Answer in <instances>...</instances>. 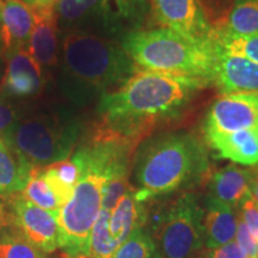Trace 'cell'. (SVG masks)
I'll use <instances>...</instances> for the list:
<instances>
[{
  "label": "cell",
  "instance_id": "obj_1",
  "mask_svg": "<svg viewBox=\"0 0 258 258\" xmlns=\"http://www.w3.org/2000/svg\"><path fill=\"white\" fill-rule=\"evenodd\" d=\"M207 85L195 79L139 70L123 85L102 96L91 138L135 146L156 125L171 120Z\"/></svg>",
  "mask_w": 258,
  "mask_h": 258
},
{
  "label": "cell",
  "instance_id": "obj_2",
  "mask_svg": "<svg viewBox=\"0 0 258 258\" xmlns=\"http://www.w3.org/2000/svg\"><path fill=\"white\" fill-rule=\"evenodd\" d=\"M133 146L115 140L90 139L73 153L79 178L71 200L57 215L60 249L67 258H88L90 235L102 209L103 189L109 172L123 160L131 159Z\"/></svg>",
  "mask_w": 258,
  "mask_h": 258
},
{
  "label": "cell",
  "instance_id": "obj_3",
  "mask_svg": "<svg viewBox=\"0 0 258 258\" xmlns=\"http://www.w3.org/2000/svg\"><path fill=\"white\" fill-rule=\"evenodd\" d=\"M139 67L121 43L91 34H67L62 41L61 91L73 104L88 105L115 91Z\"/></svg>",
  "mask_w": 258,
  "mask_h": 258
},
{
  "label": "cell",
  "instance_id": "obj_4",
  "mask_svg": "<svg viewBox=\"0 0 258 258\" xmlns=\"http://www.w3.org/2000/svg\"><path fill=\"white\" fill-rule=\"evenodd\" d=\"M209 169L203 145L188 133H171L145 141L134 163L135 194L140 201L166 195L200 182Z\"/></svg>",
  "mask_w": 258,
  "mask_h": 258
},
{
  "label": "cell",
  "instance_id": "obj_5",
  "mask_svg": "<svg viewBox=\"0 0 258 258\" xmlns=\"http://www.w3.org/2000/svg\"><path fill=\"white\" fill-rule=\"evenodd\" d=\"M121 46L138 67L167 76L214 82V40L190 41L167 28L143 29L128 34Z\"/></svg>",
  "mask_w": 258,
  "mask_h": 258
},
{
  "label": "cell",
  "instance_id": "obj_6",
  "mask_svg": "<svg viewBox=\"0 0 258 258\" xmlns=\"http://www.w3.org/2000/svg\"><path fill=\"white\" fill-rule=\"evenodd\" d=\"M82 134V123L67 114L36 115L18 121L6 140L32 169L69 159Z\"/></svg>",
  "mask_w": 258,
  "mask_h": 258
},
{
  "label": "cell",
  "instance_id": "obj_7",
  "mask_svg": "<svg viewBox=\"0 0 258 258\" xmlns=\"http://www.w3.org/2000/svg\"><path fill=\"white\" fill-rule=\"evenodd\" d=\"M205 209L194 194L180 195L161 214L157 246L161 258H192L205 245Z\"/></svg>",
  "mask_w": 258,
  "mask_h": 258
},
{
  "label": "cell",
  "instance_id": "obj_8",
  "mask_svg": "<svg viewBox=\"0 0 258 258\" xmlns=\"http://www.w3.org/2000/svg\"><path fill=\"white\" fill-rule=\"evenodd\" d=\"M151 8L147 0H98L71 34H91L122 40L143 30Z\"/></svg>",
  "mask_w": 258,
  "mask_h": 258
},
{
  "label": "cell",
  "instance_id": "obj_9",
  "mask_svg": "<svg viewBox=\"0 0 258 258\" xmlns=\"http://www.w3.org/2000/svg\"><path fill=\"white\" fill-rule=\"evenodd\" d=\"M150 8L161 28L200 43L214 40L215 29L208 23L199 0H150Z\"/></svg>",
  "mask_w": 258,
  "mask_h": 258
},
{
  "label": "cell",
  "instance_id": "obj_10",
  "mask_svg": "<svg viewBox=\"0 0 258 258\" xmlns=\"http://www.w3.org/2000/svg\"><path fill=\"white\" fill-rule=\"evenodd\" d=\"M253 128H258V93L224 95L213 103L205 121V134Z\"/></svg>",
  "mask_w": 258,
  "mask_h": 258
},
{
  "label": "cell",
  "instance_id": "obj_11",
  "mask_svg": "<svg viewBox=\"0 0 258 258\" xmlns=\"http://www.w3.org/2000/svg\"><path fill=\"white\" fill-rule=\"evenodd\" d=\"M11 220L16 228L42 252L51 253L60 249L56 217L17 194L11 202Z\"/></svg>",
  "mask_w": 258,
  "mask_h": 258
},
{
  "label": "cell",
  "instance_id": "obj_12",
  "mask_svg": "<svg viewBox=\"0 0 258 258\" xmlns=\"http://www.w3.org/2000/svg\"><path fill=\"white\" fill-rule=\"evenodd\" d=\"M214 82L224 95L258 93V63L231 53L214 38Z\"/></svg>",
  "mask_w": 258,
  "mask_h": 258
},
{
  "label": "cell",
  "instance_id": "obj_13",
  "mask_svg": "<svg viewBox=\"0 0 258 258\" xmlns=\"http://www.w3.org/2000/svg\"><path fill=\"white\" fill-rule=\"evenodd\" d=\"M42 70L27 48L6 53V69L2 79L4 95L27 98L37 95L43 85Z\"/></svg>",
  "mask_w": 258,
  "mask_h": 258
},
{
  "label": "cell",
  "instance_id": "obj_14",
  "mask_svg": "<svg viewBox=\"0 0 258 258\" xmlns=\"http://www.w3.org/2000/svg\"><path fill=\"white\" fill-rule=\"evenodd\" d=\"M31 9L34 12V28L27 49L43 72L57 63L59 24L54 5L31 6Z\"/></svg>",
  "mask_w": 258,
  "mask_h": 258
},
{
  "label": "cell",
  "instance_id": "obj_15",
  "mask_svg": "<svg viewBox=\"0 0 258 258\" xmlns=\"http://www.w3.org/2000/svg\"><path fill=\"white\" fill-rule=\"evenodd\" d=\"M34 28V12L23 0H0V35L5 53L27 48Z\"/></svg>",
  "mask_w": 258,
  "mask_h": 258
},
{
  "label": "cell",
  "instance_id": "obj_16",
  "mask_svg": "<svg viewBox=\"0 0 258 258\" xmlns=\"http://www.w3.org/2000/svg\"><path fill=\"white\" fill-rule=\"evenodd\" d=\"M205 135L209 146L220 158L230 159L241 165L258 164V128Z\"/></svg>",
  "mask_w": 258,
  "mask_h": 258
},
{
  "label": "cell",
  "instance_id": "obj_17",
  "mask_svg": "<svg viewBox=\"0 0 258 258\" xmlns=\"http://www.w3.org/2000/svg\"><path fill=\"white\" fill-rule=\"evenodd\" d=\"M256 172L228 165L217 171L211 179V198L224 202L232 208L239 207L250 196V186Z\"/></svg>",
  "mask_w": 258,
  "mask_h": 258
},
{
  "label": "cell",
  "instance_id": "obj_18",
  "mask_svg": "<svg viewBox=\"0 0 258 258\" xmlns=\"http://www.w3.org/2000/svg\"><path fill=\"white\" fill-rule=\"evenodd\" d=\"M238 221L234 208L209 196L203 215L206 247L214 249L234 240Z\"/></svg>",
  "mask_w": 258,
  "mask_h": 258
},
{
  "label": "cell",
  "instance_id": "obj_19",
  "mask_svg": "<svg viewBox=\"0 0 258 258\" xmlns=\"http://www.w3.org/2000/svg\"><path fill=\"white\" fill-rule=\"evenodd\" d=\"M144 203L138 200L133 186L111 211L109 228L118 245L123 244L135 230L144 227L147 219Z\"/></svg>",
  "mask_w": 258,
  "mask_h": 258
},
{
  "label": "cell",
  "instance_id": "obj_20",
  "mask_svg": "<svg viewBox=\"0 0 258 258\" xmlns=\"http://www.w3.org/2000/svg\"><path fill=\"white\" fill-rule=\"evenodd\" d=\"M32 170L14 148L0 139V196L23 191Z\"/></svg>",
  "mask_w": 258,
  "mask_h": 258
},
{
  "label": "cell",
  "instance_id": "obj_21",
  "mask_svg": "<svg viewBox=\"0 0 258 258\" xmlns=\"http://www.w3.org/2000/svg\"><path fill=\"white\" fill-rule=\"evenodd\" d=\"M41 172L62 207L72 198L74 186L78 182V165L72 159H66L43 167Z\"/></svg>",
  "mask_w": 258,
  "mask_h": 258
},
{
  "label": "cell",
  "instance_id": "obj_22",
  "mask_svg": "<svg viewBox=\"0 0 258 258\" xmlns=\"http://www.w3.org/2000/svg\"><path fill=\"white\" fill-rule=\"evenodd\" d=\"M221 30L233 36L258 35V0H234L227 23Z\"/></svg>",
  "mask_w": 258,
  "mask_h": 258
},
{
  "label": "cell",
  "instance_id": "obj_23",
  "mask_svg": "<svg viewBox=\"0 0 258 258\" xmlns=\"http://www.w3.org/2000/svg\"><path fill=\"white\" fill-rule=\"evenodd\" d=\"M21 195L37 207L51 213L57 219L61 205L57 201L55 194L51 190L50 185L44 179L41 169L32 170L30 178H29L27 185H25Z\"/></svg>",
  "mask_w": 258,
  "mask_h": 258
},
{
  "label": "cell",
  "instance_id": "obj_24",
  "mask_svg": "<svg viewBox=\"0 0 258 258\" xmlns=\"http://www.w3.org/2000/svg\"><path fill=\"white\" fill-rule=\"evenodd\" d=\"M111 212L101 209L98 218L93 225L90 235V247L88 258H112L116 250L120 247L110 234L109 221Z\"/></svg>",
  "mask_w": 258,
  "mask_h": 258
},
{
  "label": "cell",
  "instance_id": "obj_25",
  "mask_svg": "<svg viewBox=\"0 0 258 258\" xmlns=\"http://www.w3.org/2000/svg\"><path fill=\"white\" fill-rule=\"evenodd\" d=\"M0 258H47L16 227L0 228Z\"/></svg>",
  "mask_w": 258,
  "mask_h": 258
},
{
  "label": "cell",
  "instance_id": "obj_26",
  "mask_svg": "<svg viewBox=\"0 0 258 258\" xmlns=\"http://www.w3.org/2000/svg\"><path fill=\"white\" fill-rule=\"evenodd\" d=\"M112 258H161V256L150 232L140 227L120 245Z\"/></svg>",
  "mask_w": 258,
  "mask_h": 258
},
{
  "label": "cell",
  "instance_id": "obj_27",
  "mask_svg": "<svg viewBox=\"0 0 258 258\" xmlns=\"http://www.w3.org/2000/svg\"><path fill=\"white\" fill-rule=\"evenodd\" d=\"M214 38L226 50L239 54L258 63V35L233 36V35L226 34L221 29H215Z\"/></svg>",
  "mask_w": 258,
  "mask_h": 258
},
{
  "label": "cell",
  "instance_id": "obj_28",
  "mask_svg": "<svg viewBox=\"0 0 258 258\" xmlns=\"http://www.w3.org/2000/svg\"><path fill=\"white\" fill-rule=\"evenodd\" d=\"M18 115L15 108L0 97V139L6 141L18 123Z\"/></svg>",
  "mask_w": 258,
  "mask_h": 258
},
{
  "label": "cell",
  "instance_id": "obj_29",
  "mask_svg": "<svg viewBox=\"0 0 258 258\" xmlns=\"http://www.w3.org/2000/svg\"><path fill=\"white\" fill-rule=\"evenodd\" d=\"M239 207L240 219L247 227L253 239L258 243V208L254 206L250 196L244 200Z\"/></svg>",
  "mask_w": 258,
  "mask_h": 258
},
{
  "label": "cell",
  "instance_id": "obj_30",
  "mask_svg": "<svg viewBox=\"0 0 258 258\" xmlns=\"http://www.w3.org/2000/svg\"><path fill=\"white\" fill-rule=\"evenodd\" d=\"M235 243L241 247V250L246 253L249 258H257L258 257V243L253 239L252 235L250 234L249 230L245 226L241 219L238 221L237 233H235Z\"/></svg>",
  "mask_w": 258,
  "mask_h": 258
},
{
  "label": "cell",
  "instance_id": "obj_31",
  "mask_svg": "<svg viewBox=\"0 0 258 258\" xmlns=\"http://www.w3.org/2000/svg\"><path fill=\"white\" fill-rule=\"evenodd\" d=\"M201 258H249L241 247L232 240L222 246L207 249L201 253Z\"/></svg>",
  "mask_w": 258,
  "mask_h": 258
},
{
  "label": "cell",
  "instance_id": "obj_32",
  "mask_svg": "<svg viewBox=\"0 0 258 258\" xmlns=\"http://www.w3.org/2000/svg\"><path fill=\"white\" fill-rule=\"evenodd\" d=\"M250 198L254 203V206L258 208V175L254 177L250 186Z\"/></svg>",
  "mask_w": 258,
  "mask_h": 258
},
{
  "label": "cell",
  "instance_id": "obj_33",
  "mask_svg": "<svg viewBox=\"0 0 258 258\" xmlns=\"http://www.w3.org/2000/svg\"><path fill=\"white\" fill-rule=\"evenodd\" d=\"M9 222H10V215L9 213L6 212L4 203H3L2 200H0V228L9 226Z\"/></svg>",
  "mask_w": 258,
  "mask_h": 258
},
{
  "label": "cell",
  "instance_id": "obj_34",
  "mask_svg": "<svg viewBox=\"0 0 258 258\" xmlns=\"http://www.w3.org/2000/svg\"><path fill=\"white\" fill-rule=\"evenodd\" d=\"M29 6H43V5H55L60 0H23Z\"/></svg>",
  "mask_w": 258,
  "mask_h": 258
},
{
  "label": "cell",
  "instance_id": "obj_35",
  "mask_svg": "<svg viewBox=\"0 0 258 258\" xmlns=\"http://www.w3.org/2000/svg\"><path fill=\"white\" fill-rule=\"evenodd\" d=\"M4 48L3 46V40H2V35H0V66H2V49Z\"/></svg>",
  "mask_w": 258,
  "mask_h": 258
},
{
  "label": "cell",
  "instance_id": "obj_36",
  "mask_svg": "<svg viewBox=\"0 0 258 258\" xmlns=\"http://www.w3.org/2000/svg\"><path fill=\"white\" fill-rule=\"evenodd\" d=\"M254 172H256V175H258V164H257L256 169H254Z\"/></svg>",
  "mask_w": 258,
  "mask_h": 258
},
{
  "label": "cell",
  "instance_id": "obj_37",
  "mask_svg": "<svg viewBox=\"0 0 258 258\" xmlns=\"http://www.w3.org/2000/svg\"><path fill=\"white\" fill-rule=\"evenodd\" d=\"M257 258H258V257H257Z\"/></svg>",
  "mask_w": 258,
  "mask_h": 258
}]
</instances>
